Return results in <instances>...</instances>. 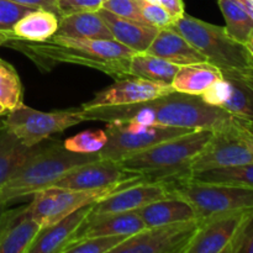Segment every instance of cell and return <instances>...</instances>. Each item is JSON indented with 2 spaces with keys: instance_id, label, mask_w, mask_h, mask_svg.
<instances>
[{
  "instance_id": "6da1fadb",
  "label": "cell",
  "mask_w": 253,
  "mask_h": 253,
  "mask_svg": "<svg viewBox=\"0 0 253 253\" xmlns=\"http://www.w3.org/2000/svg\"><path fill=\"white\" fill-rule=\"evenodd\" d=\"M84 121H133L190 130H216L234 116L217 106L205 103L200 95L173 93L130 105L79 108Z\"/></svg>"
},
{
  "instance_id": "7a4b0ae2",
  "label": "cell",
  "mask_w": 253,
  "mask_h": 253,
  "mask_svg": "<svg viewBox=\"0 0 253 253\" xmlns=\"http://www.w3.org/2000/svg\"><path fill=\"white\" fill-rule=\"evenodd\" d=\"M5 46L26 54L35 63H72L96 69L115 79L130 77V59L136 53L115 40H94L54 35L47 41L12 39Z\"/></svg>"
},
{
  "instance_id": "3957f363",
  "label": "cell",
  "mask_w": 253,
  "mask_h": 253,
  "mask_svg": "<svg viewBox=\"0 0 253 253\" xmlns=\"http://www.w3.org/2000/svg\"><path fill=\"white\" fill-rule=\"evenodd\" d=\"M211 130H194L162 141L119 161L121 167L148 182H177L190 175V165L211 136Z\"/></svg>"
},
{
  "instance_id": "277c9868",
  "label": "cell",
  "mask_w": 253,
  "mask_h": 253,
  "mask_svg": "<svg viewBox=\"0 0 253 253\" xmlns=\"http://www.w3.org/2000/svg\"><path fill=\"white\" fill-rule=\"evenodd\" d=\"M98 153H77L68 151L61 141L43 142L0 189V202L9 204L20 198L34 195L52 187L72 168L99 160Z\"/></svg>"
},
{
  "instance_id": "5b68a950",
  "label": "cell",
  "mask_w": 253,
  "mask_h": 253,
  "mask_svg": "<svg viewBox=\"0 0 253 253\" xmlns=\"http://www.w3.org/2000/svg\"><path fill=\"white\" fill-rule=\"evenodd\" d=\"M170 27L222 73H253L252 53L246 44L232 39L225 27L195 19L185 12Z\"/></svg>"
},
{
  "instance_id": "8992f818",
  "label": "cell",
  "mask_w": 253,
  "mask_h": 253,
  "mask_svg": "<svg viewBox=\"0 0 253 253\" xmlns=\"http://www.w3.org/2000/svg\"><path fill=\"white\" fill-rule=\"evenodd\" d=\"M168 184L173 195L183 198L192 205L198 219L253 208L252 188L197 182L189 177Z\"/></svg>"
},
{
  "instance_id": "52a82bcc",
  "label": "cell",
  "mask_w": 253,
  "mask_h": 253,
  "mask_svg": "<svg viewBox=\"0 0 253 253\" xmlns=\"http://www.w3.org/2000/svg\"><path fill=\"white\" fill-rule=\"evenodd\" d=\"M247 163H253V136L234 116L221 127L212 130L207 145L193 160L190 173Z\"/></svg>"
},
{
  "instance_id": "ba28073f",
  "label": "cell",
  "mask_w": 253,
  "mask_h": 253,
  "mask_svg": "<svg viewBox=\"0 0 253 253\" xmlns=\"http://www.w3.org/2000/svg\"><path fill=\"white\" fill-rule=\"evenodd\" d=\"M138 180L142 179L126 180L98 189L76 190L62 189L57 187L46 188L35 193L34 199L29 204L30 211L32 217L41 225V227L51 226L76 210L98 203L108 195Z\"/></svg>"
},
{
  "instance_id": "9c48e42d",
  "label": "cell",
  "mask_w": 253,
  "mask_h": 253,
  "mask_svg": "<svg viewBox=\"0 0 253 253\" xmlns=\"http://www.w3.org/2000/svg\"><path fill=\"white\" fill-rule=\"evenodd\" d=\"M190 128L143 125L133 121L106 123L108 142L98 153L101 160L119 161L140 153L162 141L190 132Z\"/></svg>"
},
{
  "instance_id": "30bf717a",
  "label": "cell",
  "mask_w": 253,
  "mask_h": 253,
  "mask_svg": "<svg viewBox=\"0 0 253 253\" xmlns=\"http://www.w3.org/2000/svg\"><path fill=\"white\" fill-rule=\"evenodd\" d=\"M1 121L24 145L34 147L54 133L83 123L84 119L78 109L44 113L20 104L12 110H7Z\"/></svg>"
},
{
  "instance_id": "8fae6325",
  "label": "cell",
  "mask_w": 253,
  "mask_h": 253,
  "mask_svg": "<svg viewBox=\"0 0 253 253\" xmlns=\"http://www.w3.org/2000/svg\"><path fill=\"white\" fill-rule=\"evenodd\" d=\"M253 219V208L200 219L185 253H232L242 231Z\"/></svg>"
},
{
  "instance_id": "7c38bea8",
  "label": "cell",
  "mask_w": 253,
  "mask_h": 253,
  "mask_svg": "<svg viewBox=\"0 0 253 253\" xmlns=\"http://www.w3.org/2000/svg\"><path fill=\"white\" fill-rule=\"evenodd\" d=\"M200 219L146 227L124 240L111 253H185Z\"/></svg>"
},
{
  "instance_id": "4fadbf2b",
  "label": "cell",
  "mask_w": 253,
  "mask_h": 253,
  "mask_svg": "<svg viewBox=\"0 0 253 253\" xmlns=\"http://www.w3.org/2000/svg\"><path fill=\"white\" fill-rule=\"evenodd\" d=\"M169 84L157 83L138 77H126L116 79L113 85L98 91L93 99L84 103L81 108H99V106H119L142 103L173 93Z\"/></svg>"
},
{
  "instance_id": "5bb4252c",
  "label": "cell",
  "mask_w": 253,
  "mask_h": 253,
  "mask_svg": "<svg viewBox=\"0 0 253 253\" xmlns=\"http://www.w3.org/2000/svg\"><path fill=\"white\" fill-rule=\"evenodd\" d=\"M172 195L168 183L148 182L142 179L108 195L98 203L91 204L89 215L95 216V215L135 211L150 203L169 198Z\"/></svg>"
},
{
  "instance_id": "9a60e30c",
  "label": "cell",
  "mask_w": 253,
  "mask_h": 253,
  "mask_svg": "<svg viewBox=\"0 0 253 253\" xmlns=\"http://www.w3.org/2000/svg\"><path fill=\"white\" fill-rule=\"evenodd\" d=\"M142 179L140 175L126 172L120 163L111 160H99L72 168L52 187L62 189H98L115 183Z\"/></svg>"
},
{
  "instance_id": "2e32d148",
  "label": "cell",
  "mask_w": 253,
  "mask_h": 253,
  "mask_svg": "<svg viewBox=\"0 0 253 253\" xmlns=\"http://www.w3.org/2000/svg\"><path fill=\"white\" fill-rule=\"evenodd\" d=\"M41 229L29 204L6 209L0 220V253H27Z\"/></svg>"
},
{
  "instance_id": "e0dca14e",
  "label": "cell",
  "mask_w": 253,
  "mask_h": 253,
  "mask_svg": "<svg viewBox=\"0 0 253 253\" xmlns=\"http://www.w3.org/2000/svg\"><path fill=\"white\" fill-rule=\"evenodd\" d=\"M143 229H146V225L143 224L142 219L136 210L116 212V214L95 215V216L88 215L72 240L93 236H118V235L131 236Z\"/></svg>"
},
{
  "instance_id": "ac0fdd59",
  "label": "cell",
  "mask_w": 253,
  "mask_h": 253,
  "mask_svg": "<svg viewBox=\"0 0 253 253\" xmlns=\"http://www.w3.org/2000/svg\"><path fill=\"white\" fill-rule=\"evenodd\" d=\"M91 205L76 210L51 226L42 227L27 253H61L89 215Z\"/></svg>"
},
{
  "instance_id": "d6986e66",
  "label": "cell",
  "mask_w": 253,
  "mask_h": 253,
  "mask_svg": "<svg viewBox=\"0 0 253 253\" xmlns=\"http://www.w3.org/2000/svg\"><path fill=\"white\" fill-rule=\"evenodd\" d=\"M99 14L108 25L109 30L113 35V39L137 53L147 51L158 32V29L156 27L130 19H125V17H120L104 7L99 10Z\"/></svg>"
},
{
  "instance_id": "ffe728a7",
  "label": "cell",
  "mask_w": 253,
  "mask_h": 253,
  "mask_svg": "<svg viewBox=\"0 0 253 253\" xmlns=\"http://www.w3.org/2000/svg\"><path fill=\"white\" fill-rule=\"evenodd\" d=\"M146 53L161 57L178 66L208 62L207 58L188 40L172 27L158 30Z\"/></svg>"
},
{
  "instance_id": "44dd1931",
  "label": "cell",
  "mask_w": 253,
  "mask_h": 253,
  "mask_svg": "<svg viewBox=\"0 0 253 253\" xmlns=\"http://www.w3.org/2000/svg\"><path fill=\"white\" fill-rule=\"evenodd\" d=\"M146 227L161 226L174 222L189 221L198 219L195 210L183 198L172 195L169 198L156 200L136 210Z\"/></svg>"
},
{
  "instance_id": "7402d4cb",
  "label": "cell",
  "mask_w": 253,
  "mask_h": 253,
  "mask_svg": "<svg viewBox=\"0 0 253 253\" xmlns=\"http://www.w3.org/2000/svg\"><path fill=\"white\" fill-rule=\"evenodd\" d=\"M222 78V72L209 62H198L179 66L172 82L178 93L202 95L215 82Z\"/></svg>"
},
{
  "instance_id": "603a6c76",
  "label": "cell",
  "mask_w": 253,
  "mask_h": 253,
  "mask_svg": "<svg viewBox=\"0 0 253 253\" xmlns=\"http://www.w3.org/2000/svg\"><path fill=\"white\" fill-rule=\"evenodd\" d=\"M229 93L221 109L232 116L253 121V73H222Z\"/></svg>"
},
{
  "instance_id": "cb8c5ba5",
  "label": "cell",
  "mask_w": 253,
  "mask_h": 253,
  "mask_svg": "<svg viewBox=\"0 0 253 253\" xmlns=\"http://www.w3.org/2000/svg\"><path fill=\"white\" fill-rule=\"evenodd\" d=\"M56 35L94 40H114L111 31L99 11L76 12L59 16V26Z\"/></svg>"
},
{
  "instance_id": "d4e9b609",
  "label": "cell",
  "mask_w": 253,
  "mask_h": 253,
  "mask_svg": "<svg viewBox=\"0 0 253 253\" xmlns=\"http://www.w3.org/2000/svg\"><path fill=\"white\" fill-rule=\"evenodd\" d=\"M41 143L34 147H27L0 121V189L25 162L39 151Z\"/></svg>"
},
{
  "instance_id": "484cf974",
  "label": "cell",
  "mask_w": 253,
  "mask_h": 253,
  "mask_svg": "<svg viewBox=\"0 0 253 253\" xmlns=\"http://www.w3.org/2000/svg\"><path fill=\"white\" fill-rule=\"evenodd\" d=\"M59 15L44 9H34L19 20L12 29L16 39L25 41H47L57 34Z\"/></svg>"
},
{
  "instance_id": "4316f807",
  "label": "cell",
  "mask_w": 253,
  "mask_h": 253,
  "mask_svg": "<svg viewBox=\"0 0 253 253\" xmlns=\"http://www.w3.org/2000/svg\"><path fill=\"white\" fill-rule=\"evenodd\" d=\"M179 66L168 62L161 57L153 54L137 53L136 52L130 59V77L147 79L151 82H157L162 84H172L173 78L177 73Z\"/></svg>"
},
{
  "instance_id": "83f0119b",
  "label": "cell",
  "mask_w": 253,
  "mask_h": 253,
  "mask_svg": "<svg viewBox=\"0 0 253 253\" xmlns=\"http://www.w3.org/2000/svg\"><path fill=\"white\" fill-rule=\"evenodd\" d=\"M189 179L204 183L236 185L253 189V163L225 168H211L190 173Z\"/></svg>"
},
{
  "instance_id": "f1b7e54d",
  "label": "cell",
  "mask_w": 253,
  "mask_h": 253,
  "mask_svg": "<svg viewBox=\"0 0 253 253\" xmlns=\"http://www.w3.org/2000/svg\"><path fill=\"white\" fill-rule=\"evenodd\" d=\"M226 22L227 34L236 41L246 43L253 34V19L239 0H217Z\"/></svg>"
},
{
  "instance_id": "f546056e",
  "label": "cell",
  "mask_w": 253,
  "mask_h": 253,
  "mask_svg": "<svg viewBox=\"0 0 253 253\" xmlns=\"http://www.w3.org/2000/svg\"><path fill=\"white\" fill-rule=\"evenodd\" d=\"M0 103L12 110L22 104V85L14 67L0 58Z\"/></svg>"
},
{
  "instance_id": "4dcf8cb0",
  "label": "cell",
  "mask_w": 253,
  "mask_h": 253,
  "mask_svg": "<svg viewBox=\"0 0 253 253\" xmlns=\"http://www.w3.org/2000/svg\"><path fill=\"white\" fill-rule=\"evenodd\" d=\"M128 236H93L71 240L62 249L61 253H109Z\"/></svg>"
},
{
  "instance_id": "1f68e13d",
  "label": "cell",
  "mask_w": 253,
  "mask_h": 253,
  "mask_svg": "<svg viewBox=\"0 0 253 253\" xmlns=\"http://www.w3.org/2000/svg\"><path fill=\"white\" fill-rule=\"evenodd\" d=\"M108 142L105 130H85L68 137L63 146L68 151L77 153H99Z\"/></svg>"
},
{
  "instance_id": "d6a6232c",
  "label": "cell",
  "mask_w": 253,
  "mask_h": 253,
  "mask_svg": "<svg viewBox=\"0 0 253 253\" xmlns=\"http://www.w3.org/2000/svg\"><path fill=\"white\" fill-rule=\"evenodd\" d=\"M140 11L143 22L158 30L170 27L174 22L172 15L158 2H147L140 0Z\"/></svg>"
},
{
  "instance_id": "836d02e7",
  "label": "cell",
  "mask_w": 253,
  "mask_h": 253,
  "mask_svg": "<svg viewBox=\"0 0 253 253\" xmlns=\"http://www.w3.org/2000/svg\"><path fill=\"white\" fill-rule=\"evenodd\" d=\"M32 10V7L24 6L11 0H0V31L12 32L15 24Z\"/></svg>"
},
{
  "instance_id": "e575fe53",
  "label": "cell",
  "mask_w": 253,
  "mask_h": 253,
  "mask_svg": "<svg viewBox=\"0 0 253 253\" xmlns=\"http://www.w3.org/2000/svg\"><path fill=\"white\" fill-rule=\"evenodd\" d=\"M103 7L120 17L145 24L141 16L140 0H106Z\"/></svg>"
},
{
  "instance_id": "d590c367",
  "label": "cell",
  "mask_w": 253,
  "mask_h": 253,
  "mask_svg": "<svg viewBox=\"0 0 253 253\" xmlns=\"http://www.w3.org/2000/svg\"><path fill=\"white\" fill-rule=\"evenodd\" d=\"M106 0H57L59 16L76 12L99 11Z\"/></svg>"
},
{
  "instance_id": "8d00e7d4",
  "label": "cell",
  "mask_w": 253,
  "mask_h": 253,
  "mask_svg": "<svg viewBox=\"0 0 253 253\" xmlns=\"http://www.w3.org/2000/svg\"><path fill=\"white\" fill-rule=\"evenodd\" d=\"M232 253H253V219L242 231Z\"/></svg>"
},
{
  "instance_id": "74e56055",
  "label": "cell",
  "mask_w": 253,
  "mask_h": 253,
  "mask_svg": "<svg viewBox=\"0 0 253 253\" xmlns=\"http://www.w3.org/2000/svg\"><path fill=\"white\" fill-rule=\"evenodd\" d=\"M11 1L17 2L24 6L32 7V9H44L53 11L58 15L57 10V0H11Z\"/></svg>"
},
{
  "instance_id": "f35d334b",
  "label": "cell",
  "mask_w": 253,
  "mask_h": 253,
  "mask_svg": "<svg viewBox=\"0 0 253 253\" xmlns=\"http://www.w3.org/2000/svg\"><path fill=\"white\" fill-rule=\"evenodd\" d=\"M163 7L167 9V11L172 15L174 20L179 19L184 14V4L183 0H158Z\"/></svg>"
},
{
  "instance_id": "ab89813d",
  "label": "cell",
  "mask_w": 253,
  "mask_h": 253,
  "mask_svg": "<svg viewBox=\"0 0 253 253\" xmlns=\"http://www.w3.org/2000/svg\"><path fill=\"white\" fill-rule=\"evenodd\" d=\"M12 39H16L12 32H1L0 31V47L5 46V44H6L7 42Z\"/></svg>"
},
{
  "instance_id": "60d3db41",
  "label": "cell",
  "mask_w": 253,
  "mask_h": 253,
  "mask_svg": "<svg viewBox=\"0 0 253 253\" xmlns=\"http://www.w3.org/2000/svg\"><path fill=\"white\" fill-rule=\"evenodd\" d=\"M239 2L244 6V9L249 12L250 16L253 19V0H239Z\"/></svg>"
},
{
  "instance_id": "b9f144b4",
  "label": "cell",
  "mask_w": 253,
  "mask_h": 253,
  "mask_svg": "<svg viewBox=\"0 0 253 253\" xmlns=\"http://www.w3.org/2000/svg\"><path fill=\"white\" fill-rule=\"evenodd\" d=\"M239 119V118H237ZM240 124H241L242 126H244L245 128H246L247 131L250 132V135L253 136V121L251 120H244V119H239Z\"/></svg>"
},
{
  "instance_id": "7bdbcfd3",
  "label": "cell",
  "mask_w": 253,
  "mask_h": 253,
  "mask_svg": "<svg viewBox=\"0 0 253 253\" xmlns=\"http://www.w3.org/2000/svg\"><path fill=\"white\" fill-rule=\"evenodd\" d=\"M245 44H246V47L249 48V51L251 52L252 56H253V34H252V36L249 39V41H247Z\"/></svg>"
},
{
  "instance_id": "ee69618b",
  "label": "cell",
  "mask_w": 253,
  "mask_h": 253,
  "mask_svg": "<svg viewBox=\"0 0 253 253\" xmlns=\"http://www.w3.org/2000/svg\"><path fill=\"white\" fill-rule=\"evenodd\" d=\"M6 207H7V204H4V203L0 202V220H1L2 215H4V212H5V210H6Z\"/></svg>"
},
{
  "instance_id": "f6af8a7d",
  "label": "cell",
  "mask_w": 253,
  "mask_h": 253,
  "mask_svg": "<svg viewBox=\"0 0 253 253\" xmlns=\"http://www.w3.org/2000/svg\"><path fill=\"white\" fill-rule=\"evenodd\" d=\"M6 111H7L6 108H5V106L0 103V116H2L4 114H6Z\"/></svg>"
},
{
  "instance_id": "bcb514c9",
  "label": "cell",
  "mask_w": 253,
  "mask_h": 253,
  "mask_svg": "<svg viewBox=\"0 0 253 253\" xmlns=\"http://www.w3.org/2000/svg\"><path fill=\"white\" fill-rule=\"evenodd\" d=\"M143 1H147V2H158V0H143ZM160 4V2H158Z\"/></svg>"
}]
</instances>
